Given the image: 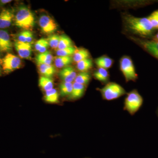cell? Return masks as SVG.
I'll return each instance as SVG.
<instances>
[{"instance_id": "cell-1", "label": "cell", "mask_w": 158, "mask_h": 158, "mask_svg": "<svg viewBox=\"0 0 158 158\" xmlns=\"http://www.w3.org/2000/svg\"><path fill=\"white\" fill-rule=\"evenodd\" d=\"M124 27L132 34L141 37H148L153 34L154 29L147 17H137L125 13L122 15Z\"/></svg>"}, {"instance_id": "cell-2", "label": "cell", "mask_w": 158, "mask_h": 158, "mask_svg": "<svg viewBox=\"0 0 158 158\" xmlns=\"http://www.w3.org/2000/svg\"><path fill=\"white\" fill-rule=\"evenodd\" d=\"M15 25L24 30L31 31L35 25V17L33 12L25 6L19 7L15 14Z\"/></svg>"}, {"instance_id": "cell-3", "label": "cell", "mask_w": 158, "mask_h": 158, "mask_svg": "<svg viewBox=\"0 0 158 158\" xmlns=\"http://www.w3.org/2000/svg\"><path fill=\"white\" fill-rule=\"evenodd\" d=\"M98 91L105 100L112 101L126 94V91L121 85L115 82H108L104 87L98 88Z\"/></svg>"}, {"instance_id": "cell-4", "label": "cell", "mask_w": 158, "mask_h": 158, "mask_svg": "<svg viewBox=\"0 0 158 158\" xmlns=\"http://www.w3.org/2000/svg\"><path fill=\"white\" fill-rule=\"evenodd\" d=\"M143 99L138 90H133L127 94L125 99L123 109L133 116L143 104Z\"/></svg>"}, {"instance_id": "cell-5", "label": "cell", "mask_w": 158, "mask_h": 158, "mask_svg": "<svg viewBox=\"0 0 158 158\" xmlns=\"http://www.w3.org/2000/svg\"><path fill=\"white\" fill-rule=\"evenodd\" d=\"M119 67L127 82L135 81L138 79L135 65L130 57L124 56L122 57L119 61Z\"/></svg>"}, {"instance_id": "cell-6", "label": "cell", "mask_w": 158, "mask_h": 158, "mask_svg": "<svg viewBox=\"0 0 158 158\" xmlns=\"http://www.w3.org/2000/svg\"><path fill=\"white\" fill-rule=\"evenodd\" d=\"M2 70L5 73L8 74L19 69L22 65V61L19 57L8 53L2 59H0Z\"/></svg>"}, {"instance_id": "cell-7", "label": "cell", "mask_w": 158, "mask_h": 158, "mask_svg": "<svg viewBox=\"0 0 158 158\" xmlns=\"http://www.w3.org/2000/svg\"><path fill=\"white\" fill-rule=\"evenodd\" d=\"M39 25L43 33L51 34L55 33L58 29V25L50 16L43 15L40 17Z\"/></svg>"}, {"instance_id": "cell-8", "label": "cell", "mask_w": 158, "mask_h": 158, "mask_svg": "<svg viewBox=\"0 0 158 158\" xmlns=\"http://www.w3.org/2000/svg\"><path fill=\"white\" fill-rule=\"evenodd\" d=\"M14 11L10 9H3L0 12V29L9 27L14 22Z\"/></svg>"}, {"instance_id": "cell-9", "label": "cell", "mask_w": 158, "mask_h": 158, "mask_svg": "<svg viewBox=\"0 0 158 158\" xmlns=\"http://www.w3.org/2000/svg\"><path fill=\"white\" fill-rule=\"evenodd\" d=\"M14 45L20 58L25 59H29L31 58L32 52L31 44L20 42L16 40L15 41Z\"/></svg>"}, {"instance_id": "cell-10", "label": "cell", "mask_w": 158, "mask_h": 158, "mask_svg": "<svg viewBox=\"0 0 158 158\" xmlns=\"http://www.w3.org/2000/svg\"><path fill=\"white\" fill-rule=\"evenodd\" d=\"M13 44L8 31L0 29V52L10 53L12 50Z\"/></svg>"}, {"instance_id": "cell-11", "label": "cell", "mask_w": 158, "mask_h": 158, "mask_svg": "<svg viewBox=\"0 0 158 158\" xmlns=\"http://www.w3.org/2000/svg\"><path fill=\"white\" fill-rule=\"evenodd\" d=\"M134 40L137 41L145 50L158 59V41L154 40H142L139 39H136Z\"/></svg>"}, {"instance_id": "cell-12", "label": "cell", "mask_w": 158, "mask_h": 158, "mask_svg": "<svg viewBox=\"0 0 158 158\" xmlns=\"http://www.w3.org/2000/svg\"><path fill=\"white\" fill-rule=\"evenodd\" d=\"M77 75L74 69L71 66L62 69L59 73V77L63 82L72 83L74 82Z\"/></svg>"}, {"instance_id": "cell-13", "label": "cell", "mask_w": 158, "mask_h": 158, "mask_svg": "<svg viewBox=\"0 0 158 158\" xmlns=\"http://www.w3.org/2000/svg\"><path fill=\"white\" fill-rule=\"evenodd\" d=\"M86 88V85L73 82L72 91L69 97L73 100L81 98L84 95Z\"/></svg>"}, {"instance_id": "cell-14", "label": "cell", "mask_w": 158, "mask_h": 158, "mask_svg": "<svg viewBox=\"0 0 158 158\" xmlns=\"http://www.w3.org/2000/svg\"><path fill=\"white\" fill-rule=\"evenodd\" d=\"M37 65L40 73L42 75V76L50 78L54 75L56 72V69L52 65L37 63Z\"/></svg>"}, {"instance_id": "cell-15", "label": "cell", "mask_w": 158, "mask_h": 158, "mask_svg": "<svg viewBox=\"0 0 158 158\" xmlns=\"http://www.w3.org/2000/svg\"><path fill=\"white\" fill-rule=\"evenodd\" d=\"M37 63L52 65L54 61V57L52 53L49 51H47L44 53H40L35 58Z\"/></svg>"}, {"instance_id": "cell-16", "label": "cell", "mask_w": 158, "mask_h": 158, "mask_svg": "<svg viewBox=\"0 0 158 158\" xmlns=\"http://www.w3.org/2000/svg\"><path fill=\"white\" fill-rule=\"evenodd\" d=\"M93 76L94 79L102 83H108L110 74L107 69L102 68H98L94 73Z\"/></svg>"}, {"instance_id": "cell-17", "label": "cell", "mask_w": 158, "mask_h": 158, "mask_svg": "<svg viewBox=\"0 0 158 158\" xmlns=\"http://www.w3.org/2000/svg\"><path fill=\"white\" fill-rule=\"evenodd\" d=\"M73 61L72 56H57L54 58V64L57 68H64L69 66Z\"/></svg>"}, {"instance_id": "cell-18", "label": "cell", "mask_w": 158, "mask_h": 158, "mask_svg": "<svg viewBox=\"0 0 158 158\" xmlns=\"http://www.w3.org/2000/svg\"><path fill=\"white\" fill-rule=\"evenodd\" d=\"M94 62L98 68H103L106 69L111 68L113 63V59L106 56L97 58Z\"/></svg>"}, {"instance_id": "cell-19", "label": "cell", "mask_w": 158, "mask_h": 158, "mask_svg": "<svg viewBox=\"0 0 158 158\" xmlns=\"http://www.w3.org/2000/svg\"><path fill=\"white\" fill-rule=\"evenodd\" d=\"M90 56L89 52L85 48H81L76 49L74 54H73V59L74 62H78L84 59H88Z\"/></svg>"}, {"instance_id": "cell-20", "label": "cell", "mask_w": 158, "mask_h": 158, "mask_svg": "<svg viewBox=\"0 0 158 158\" xmlns=\"http://www.w3.org/2000/svg\"><path fill=\"white\" fill-rule=\"evenodd\" d=\"M93 61L90 58L84 59L77 63V68L81 72H86L93 67Z\"/></svg>"}, {"instance_id": "cell-21", "label": "cell", "mask_w": 158, "mask_h": 158, "mask_svg": "<svg viewBox=\"0 0 158 158\" xmlns=\"http://www.w3.org/2000/svg\"><path fill=\"white\" fill-rule=\"evenodd\" d=\"M39 85L45 92L54 88V82L52 80L45 77H40L39 80Z\"/></svg>"}, {"instance_id": "cell-22", "label": "cell", "mask_w": 158, "mask_h": 158, "mask_svg": "<svg viewBox=\"0 0 158 158\" xmlns=\"http://www.w3.org/2000/svg\"><path fill=\"white\" fill-rule=\"evenodd\" d=\"M46 102L50 103H56L59 101V94L57 90L55 88L46 91L45 96Z\"/></svg>"}, {"instance_id": "cell-23", "label": "cell", "mask_w": 158, "mask_h": 158, "mask_svg": "<svg viewBox=\"0 0 158 158\" xmlns=\"http://www.w3.org/2000/svg\"><path fill=\"white\" fill-rule=\"evenodd\" d=\"M49 46L48 40L45 38H41L35 43V48L40 53L45 52L47 51Z\"/></svg>"}, {"instance_id": "cell-24", "label": "cell", "mask_w": 158, "mask_h": 158, "mask_svg": "<svg viewBox=\"0 0 158 158\" xmlns=\"http://www.w3.org/2000/svg\"><path fill=\"white\" fill-rule=\"evenodd\" d=\"M34 36L31 31H23L18 35V40L23 43L31 44L33 40Z\"/></svg>"}, {"instance_id": "cell-25", "label": "cell", "mask_w": 158, "mask_h": 158, "mask_svg": "<svg viewBox=\"0 0 158 158\" xmlns=\"http://www.w3.org/2000/svg\"><path fill=\"white\" fill-rule=\"evenodd\" d=\"M90 79H91V76L88 72H81L77 75L74 82L87 86L90 82Z\"/></svg>"}, {"instance_id": "cell-26", "label": "cell", "mask_w": 158, "mask_h": 158, "mask_svg": "<svg viewBox=\"0 0 158 158\" xmlns=\"http://www.w3.org/2000/svg\"><path fill=\"white\" fill-rule=\"evenodd\" d=\"M73 83L63 82L60 85V93L62 96L70 95L73 90Z\"/></svg>"}, {"instance_id": "cell-27", "label": "cell", "mask_w": 158, "mask_h": 158, "mask_svg": "<svg viewBox=\"0 0 158 158\" xmlns=\"http://www.w3.org/2000/svg\"><path fill=\"white\" fill-rule=\"evenodd\" d=\"M73 46L72 41L69 37L65 35L60 36V40L57 50L63 49Z\"/></svg>"}, {"instance_id": "cell-28", "label": "cell", "mask_w": 158, "mask_h": 158, "mask_svg": "<svg viewBox=\"0 0 158 158\" xmlns=\"http://www.w3.org/2000/svg\"><path fill=\"white\" fill-rule=\"evenodd\" d=\"M76 49L73 46L63 49L57 50L56 53L57 56H71L74 54Z\"/></svg>"}, {"instance_id": "cell-29", "label": "cell", "mask_w": 158, "mask_h": 158, "mask_svg": "<svg viewBox=\"0 0 158 158\" xmlns=\"http://www.w3.org/2000/svg\"><path fill=\"white\" fill-rule=\"evenodd\" d=\"M47 39L49 44V46L51 48L54 50L58 49L60 40V36L57 34H52Z\"/></svg>"}, {"instance_id": "cell-30", "label": "cell", "mask_w": 158, "mask_h": 158, "mask_svg": "<svg viewBox=\"0 0 158 158\" xmlns=\"http://www.w3.org/2000/svg\"><path fill=\"white\" fill-rule=\"evenodd\" d=\"M147 18L150 22L154 29L155 30H157L158 29V10L153 11Z\"/></svg>"}, {"instance_id": "cell-31", "label": "cell", "mask_w": 158, "mask_h": 158, "mask_svg": "<svg viewBox=\"0 0 158 158\" xmlns=\"http://www.w3.org/2000/svg\"><path fill=\"white\" fill-rule=\"evenodd\" d=\"M12 1L11 0H0V9H3L4 6L11 2Z\"/></svg>"}, {"instance_id": "cell-32", "label": "cell", "mask_w": 158, "mask_h": 158, "mask_svg": "<svg viewBox=\"0 0 158 158\" xmlns=\"http://www.w3.org/2000/svg\"><path fill=\"white\" fill-rule=\"evenodd\" d=\"M154 40L158 41V32L154 37Z\"/></svg>"}, {"instance_id": "cell-33", "label": "cell", "mask_w": 158, "mask_h": 158, "mask_svg": "<svg viewBox=\"0 0 158 158\" xmlns=\"http://www.w3.org/2000/svg\"><path fill=\"white\" fill-rule=\"evenodd\" d=\"M2 66H1V63H0V76L2 75Z\"/></svg>"}, {"instance_id": "cell-34", "label": "cell", "mask_w": 158, "mask_h": 158, "mask_svg": "<svg viewBox=\"0 0 158 158\" xmlns=\"http://www.w3.org/2000/svg\"><path fill=\"white\" fill-rule=\"evenodd\" d=\"M0 56H1V52H0Z\"/></svg>"}, {"instance_id": "cell-35", "label": "cell", "mask_w": 158, "mask_h": 158, "mask_svg": "<svg viewBox=\"0 0 158 158\" xmlns=\"http://www.w3.org/2000/svg\"></svg>"}]
</instances>
